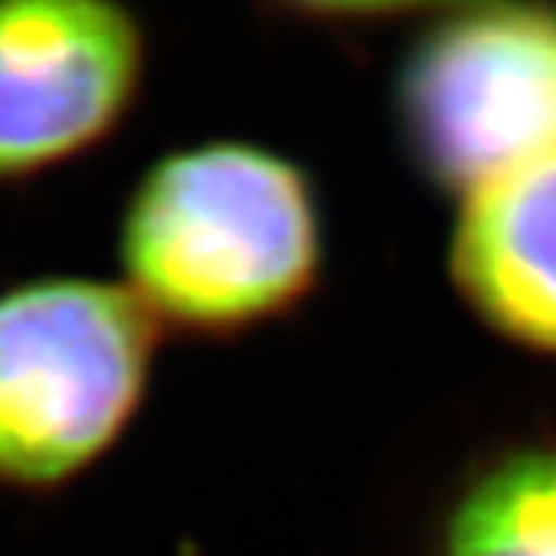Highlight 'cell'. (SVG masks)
Wrapping results in <instances>:
<instances>
[{"instance_id": "obj_4", "label": "cell", "mask_w": 556, "mask_h": 556, "mask_svg": "<svg viewBox=\"0 0 556 556\" xmlns=\"http://www.w3.org/2000/svg\"><path fill=\"white\" fill-rule=\"evenodd\" d=\"M149 73V33L113 0H0V185L116 135Z\"/></svg>"}, {"instance_id": "obj_6", "label": "cell", "mask_w": 556, "mask_h": 556, "mask_svg": "<svg viewBox=\"0 0 556 556\" xmlns=\"http://www.w3.org/2000/svg\"><path fill=\"white\" fill-rule=\"evenodd\" d=\"M433 556H556V444L514 448L470 473Z\"/></svg>"}, {"instance_id": "obj_1", "label": "cell", "mask_w": 556, "mask_h": 556, "mask_svg": "<svg viewBox=\"0 0 556 556\" xmlns=\"http://www.w3.org/2000/svg\"><path fill=\"white\" fill-rule=\"evenodd\" d=\"M119 282L163 329L228 340L278 321L326 275V210L293 155L214 138L144 166L119 210Z\"/></svg>"}, {"instance_id": "obj_3", "label": "cell", "mask_w": 556, "mask_h": 556, "mask_svg": "<svg viewBox=\"0 0 556 556\" xmlns=\"http://www.w3.org/2000/svg\"><path fill=\"white\" fill-rule=\"evenodd\" d=\"M408 160L470 188L556 152V8H452L408 43L394 80Z\"/></svg>"}, {"instance_id": "obj_5", "label": "cell", "mask_w": 556, "mask_h": 556, "mask_svg": "<svg viewBox=\"0 0 556 556\" xmlns=\"http://www.w3.org/2000/svg\"><path fill=\"white\" fill-rule=\"evenodd\" d=\"M444 268L488 332L556 358V152L459 195Z\"/></svg>"}, {"instance_id": "obj_2", "label": "cell", "mask_w": 556, "mask_h": 556, "mask_svg": "<svg viewBox=\"0 0 556 556\" xmlns=\"http://www.w3.org/2000/svg\"><path fill=\"white\" fill-rule=\"evenodd\" d=\"M160 326L119 278L0 289V484L48 495L102 463L149 397Z\"/></svg>"}]
</instances>
